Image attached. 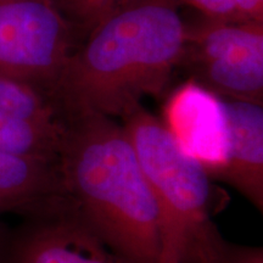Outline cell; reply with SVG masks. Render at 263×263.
Returning <instances> with one entry per match:
<instances>
[{
    "label": "cell",
    "mask_w": 263,
    "mask_h": 263,
    "mask_svg": "<svg viewBox=\"0 0 263 263\" xmlns=\"http://www.w3.org/2000/svg\"><path fill=\"white\" fill-rule=\"evenodd\" d=\"M186 25L176 0H130L89 31L51 90L67 118H123L160 95L180 65Z\"/></svg>",
    "instance_id": "1"
},
{
    "label": "cell",
    "mask_w": 263,
    "mask_h": 263,
    "mask_svg": "<svg viewBox=\"0 0 263 263\" xmlns=\"http://www.w3.org/2000/svg\"><path fill=\"white\" fill-rule=\"evenodd\" d=\"M58 163L76 213L121 262L160 263L159 207L122 123L70 117Z\"/></svg>",
    "instance_id": "2"
},
{
    "label": "cell",
    "mask_w": 263,
    "mask_h": 263,
    "mask_svg": "<svg viewBox=\"0 0 263 263\" xmlns=\"http://www.w3.org/2000/svg\"><path fill=\"white\" fill-rule=\"evenodd\" d=\"M160 213V263H222L229 241L213 222L215 186L141 105L122 118Z\"/></svg>",
    "instance_id": "3"
},
{
    "label": "cell",
    "mask_w": 263,
    "mask_h": 263,
    "mask_svg": "<svg viewBox=\"0 0 263 263\" xmlns=\"http://www.w3.org/2000/svg\"><path fill=\"white\" fill-rule=\"evenodd\" d=\"M180 64L223 100L263 105V21L203 18L186 26Z\"/></svg>",
    "instance_id": "4"
},
{
    "label": "cell",
    "mask_w": 263,
    "mask_h": 263,
    "mask_svg": "<svg viewBox=\"0 0 263 263\" xmlns=\"http://www.w3.org/2000/svg\"><path fill=\"white\" fill-rule=\"evenodd\" d=\"M72 52L55 0H0V74L51 94Z\"/></svg>",
    "instance_id": "5"
},
{
    "label": "cell",
    "mask_w": 263,
    "mask_h": 263,
    "mask_svg": "<svg viewBox=\"0 0 263 263\" xmlns=\"http://www.w3.org/2000/svg\"><path fill=\"white\" fill-rule=\"evenodd\" d=\"M160 120L179 149L219 182L229 150L226 100L189 80L167 98Z\"/></svg>",
    "instance_id": "6"
},
{
    "label": "cell",
    "mask_w": 263,
    "mask_h": 263,
    "mask_svg": "<svg viewBox=\"0 0 263 263\" xmlns=\"http://www.w3.org/2000/svg\"><path fill=\"white\" fill-rule=\"evenodd\" d=\"M0 263H122L84 224L73 207L24 219L4 230Z\"/></svg>",
    "instance_id": "7"
},
{
    "label": "cell",
    "mask_w": 263,
    "mask_h": 263,
    "mask_svg": "<svg viewBox=\"0 0 263 263\" xmlns=\"http://www.w3.org/2000/svg\"><path fill=\"white\" fill-rule=\"evenodd\" d=\"M67 122L51 94L0 74V151L58 161Z\"/></svg>",
    "instance_id": "8"
},
{
    "label": "cell",
    "mask_w": 263,
    "mask_h": 263,
    "mask_svg": "<svg viewBox=\"0 0 263 263\" xmlns=\"http://www.w3.org/2000/svg\"><path fill=\"white\" fill-rule=\"evenodd\" d=\"M72 206L58 161L0 151V217L16 215L28 219Z\"/></svg>",
    "instance_id": "9"
},
{
    "label": "cell",
    "mask_w": 263,
    "mask_h": 263,
    "mask_svg": "<svg viewBox=\"0 0 263 263\" xmlns=\"http://www.w3.org/2000/svg\"><path fill=\"white\" fill-rule=\"evenodd\" d=\"M229 150L219 182L263 211V105L226 100Z\"/></svg>",
    "instance_id": "10"
},
{
    "label": "cell",
    "mask_w": 263,
    "mask_h": 263,
    "mask_svg": "<svg viewBox=\"0 0 263 263\" xmlns=\"http://www.w3.org/2000/svg\"><path fill=\"white\" fill-rule=\"evenodd\" d=\"M215 21H263V0H176Z\"/></svg>",
    "instance_id": "11"
},
{
    "label": "cell",
    "mask_w": 263,
    "mask_h": 263,
    "mask_svg": "<svg viewBox=\"0 0 263 263\" xmlns=\"http://www.w3.org/2000/svg\"><path fill=\"white\" fill-rule=\"evenodd\" d=\"M64 15L90 31L98 22L130 0H55Z\"/></svg>",
    "instance_id": "12"
},
{
    "label": "cell",
    "mask_w": 263,
    "mask_h": 263,
    "mask_svg": "<svg viewBox=\"0 0 263 263\" xmlns=\"http://www.w3.org/2000/svg\"><path fill=\"white\" fill-rule=\"evenodd\" d=\"M222 263H263V249L228 242Z\"/></svg>",
    "instance_id": "13"
},
{
    "label": "cell",
    "mask_w": 263,
    "mask_h": 263,
    "mask_svg": "<svg viewBox=\"0 0 263 263\" xmlns=\"http://www.w3.org/2000/svg\"><path fill=\"white\" fill-rule=\"evenodd\" d=\"M4 230H5V228L4 227H0V241H2V236H3V234H4Z\"/></svg>",
    "instance_id": "14"
}]
</instances>
